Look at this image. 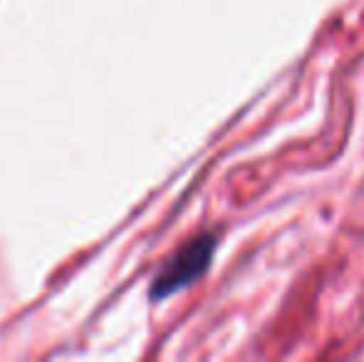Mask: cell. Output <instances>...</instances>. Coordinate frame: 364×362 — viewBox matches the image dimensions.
Masks as SVG:
<instances>
[{"mask_svg":"<svg viewBox=\"0 0 364 362\" xmlns=\"http://www.w3.org/2000/svg\"><path fill=\"white\" fill-rule=\"evenodd\" d=\"M216 233H201V236L186 241L166 263L161 266V271L154 275L151 290L149 298L151 300H164L168 295L178 293V290L188 288L191 283H196L203 273L208 271L216 253Z\"/></svg>","mask_w":364,"mask_h":362,"instance_id":"6da1fadb","label":"cell"}]
</instances>
